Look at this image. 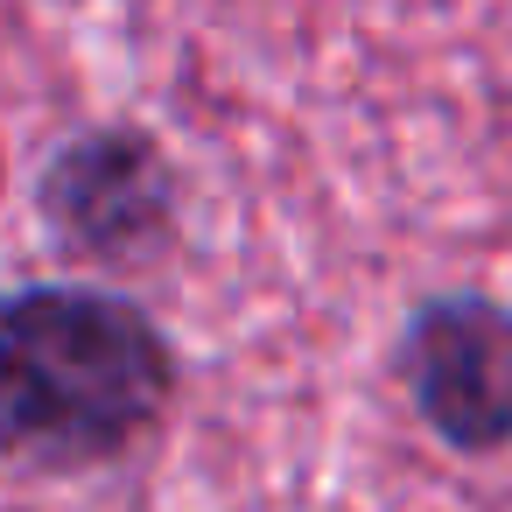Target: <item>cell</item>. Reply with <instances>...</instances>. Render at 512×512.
<instances>
[{
    "label": "cell",
    "mask_w": 512,
    "mask_h": 512,
    "mask_svg": "<svg viewBox=\"0 0 512 512\" xmlns=\"http://www.w3.org/2000/svg\"><path fill=\"white\" fill-rule=\"evenodd\" d=\"M169 330L120 288L29 281L0 295V456L92 470L127 456L176 400Z\"/></svg>",
    "instance_id": "6da1fadb"
},
{
    "label": "cell",
    "mask_w": 512,
    "mask_h": 512,
    "mask_svg": "<svg viewBox=\"0 0 512 512\" xmlns=\"http://www.w3.org/2000/svg\"><path fill=\"white\" fill-rule=\"evenodd\" d=\"M393 372L407 407L456 456L512 449V302L484 288H435L407 309Z\"/></svg>",
    "instance_id": "7a4b0ae2"
},
{
    "label": "cell",
    "mask_w": 512,
    "mask_h": 512,
    "mask_svg": "<svg viewBox=\"0 0 512 512\" xmlns=\"http://www.w3.org/2000/svg\"><path fill=\"white\" fill-rule=\"evenodd\" d=\"M36 204L64 253H78L92 267H141V260L169 253L183 183L155 134H141L127 120H99V127H78L43 162Z\"/></svg>",
    "instance_id": "3957f363"
}]
</instances>
